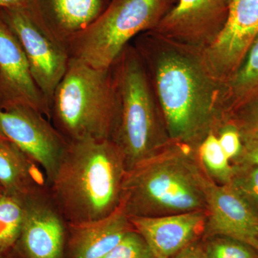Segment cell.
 Returning <instances> with one entry per match:
<instances>
[{
  "label": "cell",
  "mask_w": 258,
  "mask_h": 258,
  "mask_svg": "<svg viewBox=\"0 0 258 258\" xmlns=\"http://www.w3.org/2000/svg\"><path fill=\"white\" fill-rule=\"evenodd\" d=\"M163 41L161 47L142 42L137 50L150 62L169 140L197 150L224 120L225 88L209 73L200 52Z\"/></svg>",
  "instance_id": "obj_1"
},
{
  "label": "cell",
  "mask_w": 258,
  "mask_h": 258,
  "mask_svg": "<svg viewBox=\"0 0 258 258\" xmlns=\"http://www.w3.org/2000/svg\"><path fill=\"white\" fill-rule=\"evenodd\" d=\"M126 166L111 140L69 142L49 192L67 223L104 218L119 206Z\"/></svg>",
  "instance_id": "obj_2"
},
{
  "label": "cell",
  "mask_w": 258,
  "mask_h": 258,
  "mask_svg": "<svg viewBox=\"0 0 258 258\" xmlns=\"http://www.w3.org/2000/svg\"><path fill=\"white\" fill-rule=\"evenodd\" d=\"M212 181L196 149L171 143L125 171L120 203L130 217L207 211Z\"/></svg>",
  "instance_id": "obj_3"
},
{
  "label": "cell",
  "mask_w": 258,
  "mask_h": 258,
  "mask_svg": "<svg viewBox=\"0 0 258 258\" xmlns=\"http://www.w3.org/2000/svg\"><path fill=\"white\" fill-rule=\"evenodd\" d=\"M116 119L111 140L124 157L126 170L171 144L157 109L145 63L127 46L111 67Z\"/></svg>",
  "instance_id": "obj_4"
},
{
  "label": "cell",
  "mask_w": 258,
  "mask_h": 258,
  "mask_svg": "<svg viewBox=\"0 0 258 258\" xmlns=\"http://www.w3.org/2000/svg\"><path fill=\"white\" fill-rule=\"evenodd\" d=\"M116 119L111 68L95 69L70 58L50 105V121L68 142L111 140Z\"/></svg>",
  "instance_id": "obj_5"
},
{
  "label": "cell",
  "mask_w": 258,
  "mask_h": 258,
  "mask_svg": "<svg viewBox=\"0 0 258 258\" xmlns=\"http://www.w3.org/2000/svg\"><path fill=\"white\" fill-rule=\"evenodd\" d=\"M164 2L112 0L90 26L66 44L70 58L95 69H110L132 38L157 25Z\"/></svg>",
  "instance_id": "obj_6"
},
{
  "label": "cell",
  "mask_w": 258,
  "mask_h": 258,
  "mask_svg": "<svg viewBox=\"0 0 258 258\" xmlns=\"http://www.w3.org/2000/svg\"><path fill=\"white\" fill-rule=\"evenodd\" d=\"M1 10L18 37L26 56L32 78L50 108L56 88L69 64L70 56L67 48L25 7Z\"/></svg>",
  "instance_id": "obj_7"
},
{
  "label": "cell",
  "mask_w": 258,
  "mask_h": 258,
  "mask_svg": "<svg viewBox=\"0 0 258 258\" xmlns=\"http://www.w3.org/2000/svg\"><path fill=\"white\" fill-rule=\"evenodd\" d=\"M0 134L42 168L50 184L69 144L50 120L28 106L0 109Z\"/></svg>",
  "instance_id": "obj_8"
},
{
  "label": "cell",
  "mask_w": 258,
  "mask_h": 258,
  "mask_svg": "<svg viewBox=\"0 0 258 258\" xmlns=\"http://www.w3.org/2000/svg\"><path fill=\"white\" fill-rule=\"evenodd\" d=\"M257 35V0H230L223 28L200 52L209 73L224 87L242 66Z\"/></svg>",
  "instance_id": "obj_9"
},
{
  "label": "cell",
  "mask_w": 258,
  "mask_h": 258,
  "mask_svg": "<svg viewBox=\"0 0 258 258\" xmlns=\"http://www.w3.org/2000/svg\"><path fill=\"white\" fill-rule=\"evenodd\" d=\"M230 0H179L154 27L163 40L201 52L221 31Z\"/></svg>",
  "instance_id": "obj_10"
},
{
  "label": "cell",
  "mask_w": 258,
  "mask_h": 258,
  "mask_svg": "<svg viewBox=\"0 0 258 258\" xmlns=\"http://www.w3.org/2000/svg\"><path fill=\"white\" fill-rule=\"evenodd\" d=\"M25 218L15 252L20 258H64L67 222L49 189L25 198Z\"/></svg>",
  "instance_id": "obj_11"
},
{
  "label": "cell",
  "mask_w": 258,
  "mask_h": 258,
  "mask_svg": "<svg viewBox=\"0 0 258 258\" xmlns=\"http://www.w3.org/2000/svg\"><path fill=\"white\" fill-rule=\"evenodd\" d=\"M28 106L50 120V108L30 72L18 37L0 9V109Z\"/></svg>",
  "instance_id": "obj_12"
},
{
  "label": "cell",
  "mask_w": 258,
  "mask_h": 258,
  "mask_svg": "<svg viewBox=\"0 0 258 258\" xmlns=\"http://www.w3.org/2000/svg\"><path fill=\"white\" fill-rule=\"evenodd\" d=\"M206 227L204 238L230 237L254 247L258 237V214L229 184L212 181L208 190Z\"/></svg>",
  "instance_id": "obj_13"
},
{
  "label": "cell",
  "mask_w": 258,
  "mask_h": 258,
  "mask_svg": "<svg viewBox=\"0 0 258 258\" xmlns=\"http://www.w3.org/2000/svg\"><path fill=\"white\" fill-rule=\"evenodd\" d=\"M207 218V211H195L130 220L156 258H172L204 237Z\"/></svg>",
  "instance_id": "obj_14"
},
{
  "label": "cell",
  "mask_w": 258,
  "mask_h": 258,
  "mask_svg": "<svg viewBox=\"0 0 258 258\" xmlns=\"http://www.w3.org/2000/svg\"><path fill=\"white\" fill-rule=\"evenodd\" d=\"M134 228L123 204L108 216L67 223L64 258H102Z\"/></svg>",
  "instance_id": "obj_15"
},
{
  "label": "cell",
  "mask_w": 258,
  "mask_h": 258,
  "mask_svg": "<svg viewBox=\"0 0 258 258\" xmlns=\"http://www.w3.org/2000/svg\"><path fill=\"white\" fill-rule=\"evenodd\" d=\"M108 5L106 0H27L24 7L66 46L68 42L91 25Z\"/></svg>",
  "instance_id": "obj_16"
},
{
  "label": "cell",
  "mask_w": 258,
  "mask_h": 258,
  "mask_svg": "<svg viewBox=\"0 0 258 258\" xmlns=\"http://www.w3.org/2000/svg\"><path fill=\"white\" fill-rule=\"evenodd\" d=\"M0 184L23 198L49 189L42 168L8 139L0 142Z\"/></svg>",
  "instance_id": "obj_17"
},
{
  "label": "cell",
  "mask_w": 258,
  "mask_h": 258,
  "mask_svg": "<svg viewBox=\"0 0 258 258\" xmlns=\"http://www.w3.org/2000/svg\"><path fill=\"white\" fill-rule=\"evenodd\" d=\"M258 93V35L242 66L225 86V114Z\"/></svg>",
  "instance_id": "obj_18"
},
{
  "label": "cell",
  "mask_w": 258,
  "mask_h": 258,
  "mask_svg": "<svg viewBox=\"0 0 258 258\" xmlns=\"http://www.w3.org/2000/svg\"><path fill=\"white\" fill-rule=\"evenodd\" d=\"M25 200L6 191L0 197V250L15 249L25 218Z\"/></svg>",
  "instance_id": "obj_19"
},
{
  "label": "cell",
  "mask_w": 258,
  "mask_h": 258,
  "mask_svg": "<svg viewBox=\"0 0 258 258\" xmlns=\"http://www.w3.org/2000/svg\"><path fill=\"white\" fill-rule=\"evenodd\" d=\"M199 161L209 177L219 184H229L234 174V166L226 156L215 132L203 139L197 149Z\"/></svg>",
  "instance_id": "obj_20"
},
{
  "label": "cell",
  "mask_w": 258,
  "mask_h": 258,
  "mask_svg": "<svg viewBox=\"0 0 258 258\" xmlns=\"http://www.w3.org/2000/svg\"><path fill=\"white\" fill-rule=\"evenodd\" d=\"M227 115L224 120L237 127L242 144L258 142V93Z\"/></svg>",
  "instance_id": "obj_21"
},
{
  "label": "cell",
  "mask_w": 258,
  "mask_h": 258,
  "mask_svg": "<svg viewBox=\"0 0 258 258\" xmlns=\"http://www.w3.org/2000/svg\"><path fill=\"white\" fill-rule=\"evenodd\" d=\"M203 244L207 258H258V252L253 247L230 237H206Z\"/></svg>",
  "instance_id": "obj_22"
},
{
  "label": "cell",
  "mask_w": 258,
  "mask_h": 258,
  "mask_svg": "<svg viewBox=\"0 0 258 258\" xmlns=\"http://www.w3.org/2000/svg\"><path fill=\"white\" fill-rule=\"evenodd\" d=\"M258 214V166L242 164L234 166L230 184Z\"/></svg>",
  "instance_id": "obj_23"
},
{
  "label": "cell",
  "mask_w": 258,
  "mask_h": 258,
  "mask_svg": "<svg viewBox=\"0 0 258 258\" xmlns=\"http://www.w3.org/2000/svg\"><path fill=\"white\" fill-rule=\"evenodd\" d=\"M102 258H156L142 235L135 230L131 231Z\"/></svg>",
  "instance_id": "obj_24"
},
{
  "label": "cell",
  "mask_w": 258,
  "mask_h": 258,
  "mask_svg": "<svg viewBox=\"0 0 258 258\" xmlns=\"http://www.w3.org/2000/svg\"><path fill=\"white\" fill-rule=\"evenodd\" d=\"M220 125L221 127L217 136L224 152L230 161L238 159L243 147L238 129L230 122L225 120Z\"/></svg>",
  "instance_id": "obj_25"
},
{
  "label": "cell",
  "mask_w": 258,
  "mask_h": 258,
  "mask_svg": "<svg viewBox=\"0 0 258 258\" xmlns=\"http://www.w3.org/2000/svg\"><path fill=\"white\" fill-rule=\"evenodd\" d=\"M240 157V164L258 166V142L244 143Z\"/></svg>",
  "instance_id": "obj_26"
},
{
  "label": "cell",
  "mask_w": 258,
  "mask_h": 258,
  "mask_svg": "<svg viewBox=\"0 0 258 258\" xmlns=\"http://www.w3.org/2000/svg\"><path fill=\"white\" fill-rule=\"evenodd\" d=\"M199 241L190 244L172 258H207L203 244Z\"/></svg>",
  "instance_id": "obj_27"
},
{
  "label": "cell",
  "mask_w": 258,
  "mask_h": 258,
  "mask_svg": "<svg viewBox=\"0 0 258 258\" xmlns=\"http://www.w3.org/2000/svg\"><path fill=\"white\" fill-rule=\"evenodd\" d=\"M27 0H0V9L25 6Z\"/></svg>",
  "instance_id": "obj_28"
},
{
  "label": "cell",
  "mask_w": 258,
  "mask_h": 258,
  "mask_svg": "<svg viewBox=\"0 0 258 258\" xmlns=\"http://www.w3.org/2000/svg\"><path fill=\"white\" fill-rule=\"evenodd\" d=\"M15 255V249L13 251L0 250V258H13Z\"/></svg>",
  "instance_id": "obj_29"
},
{
  "label": "cell",
  "mask_w": 258,
  "mask_h": 258,
  "mask_svg": "<svg viewBox=\"0 0 258 258\" xmlns=\"http://www.w3.org/2000/svg\"><path fill=\"white\" fill-rule=\"evenodd\" d=\"M4 188H3V186H2L1 184H0V197H1L2 195H3V194L4 193Z\"/></svg>",
  "instance_id": "obj_30"
},
{
  "label": "cell",
  "mask_w": 258,
  "mask_h": 258,
  "mask_svg": "<svg viewBox=\"0 0 258 258\" xmlns=\"http://www.w3.org/2000/svg\"><path fill=\"white\" fill-rule=\"evenodd\" d=\"M254 249H256V250L258 252V237L257 238V240H256L255 244H254Z\"/></svg>",
  "instance_id": "obj_31"
},
{
  "label": "cell",
  "mask_w": 258,
  "mask_h": 258,
  "mask_svg": "<svg viewBox=\"0 0 258 258\" xmlns=\"http://www.w3.org/2000/svg\"><path fill=\"white\" fill-rule=\"evenodd\" d=\"M7 140L6 138H5L4 137H3V136L0 134V142H3V141Z\"/></svg>",
  "instance_id": "obj_32"
},
{
  "label": "cell",
  "mask_w": 258,
  "mask_h": 258,
  "mask_svg": "<svg viewBox=\"0 0 258 258\" xmlns=\"http://www.w3.org/2000/svg\"><path fill=\"white\" fill-rule=\"evenodd\" d=\"M13 258H20L18 257V255H17L16 253H15V255H14V257H13Z\"/></svg>",
  "instance_id": "obj_33"
}]
</instances>
